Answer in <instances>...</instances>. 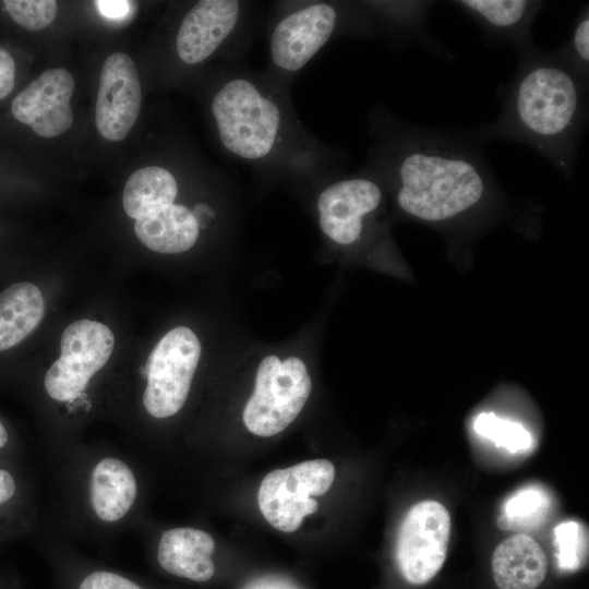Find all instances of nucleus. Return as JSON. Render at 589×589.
<instances>
[{"instance_id": "2", "label": "nucleus", "mask_w": 589, "mask_h": 589, "mask_svg": "<svg viewBox=\"0 0 589 589\" xmlns=\"http://www.w3.org/2000/svg\"><path fill=\"white\" fill-rule=\"evenodd\" d=\"M209 110L223 149L261 175L313 181L335 175L345 163L340 149L304 127L289 89L267 73L231 65L213 92Z\"/></svg>"}, {"instance_id": "24", "label": "nucleus", "mask_w": 589, "mask_h": 589, "mask_svg": "<svg viewBox=\"0 0 589 589\" xmlns=\"http://www.w3.org/2000/svg\"><path fill=\"white\" fill-rule=\"evenodd\" d=\"M576 75L588 83L589 79V11L586 5L579 13L569 38L554 50Z\"/></svg>"}, {"instance_id": "25", "label": "nucleus", "mask_w": 589, "mask_h": 589, "mask_svg": "<svg viewBox=\"0 0 589 589\" xmlns=\"http://www.w3.org/2000/svg\"><path fill=\"white\" fill-rule=\"evenodd\" d=\"M557 565L563 570L579 569L587 556V532L576 521H564L554 529Z\"/></svg>"}, {"instance_id": "11", "label": "nucleus", "mask_w": 589, "mask_h": 589, "mask_svg": "<svg viewBox=\"0 0 589 589\" xmlns=\"http://www.w3.org/2000/svg\"><path fill=\"white\" fill-rule=\"evenodd\" d=\"M450 516L436 501L413 505L399 529L397 562L407 581L423 585L442 568L450 537Z\"/></svg>"}, {"instance_id": "17", "label": "nucleus", "mask_w": 589, "mask_h": 589, "mask_svg": "<svg viewBox=\"0 0 589 589\" xmlns=\"http://www.w3.org/2000/svg\"><path fill=\"white\" fill-rule=\"evenodd\" d=\"M491 565L498 589H537L548 572L544 551L526 533L503 540L493 552Z\"/></svg>"}, {"instance_id": "8", "label": "nucleus", "mask_w": 589, "mask_h": 589, "mask_svg": "<svg viewBox=\"0 0 589 589\" xmlns=\"http://www.w3.org/2000/svg\"><path fill=\"white\" fill-rule=\"evenodd\" d=\"M335 478L326 459L300 462L268 472L259 489V507L265 519L284 532L296 531L303 518L315 513L318 503L310 496L326 493Z\"/></svg>"}, {"instance_id": "6", "label": "nucleus", "mask_w": 589, "mask_h": 589, "mask_svg": "<svg viewBox=\"0 0 589 589\" xmlns=\"http://www.w3.org/2000/svg\"><path fill=\"white\" fill-rule=\"evenodd\" d=\"M200 357L201 344L191 328L178 326L161 337L144 368L143 404L151 416L168 418L183 407Z\"/></svg>"}, {"instance_id": "28", "label": "nucleus", "mask_w": 589, "mask_h": 589, "mask_svg": "<svg viewBox=\"0 0 589 589\" xmlns=\"http://www.w3.org/2000/svg\"><path fill=\"white\" fill-rule=\"evenodd\" d=\"M14 77L15 62L8 51L0 48V99L12 92Z\"/></svg>"}, {"instance_id": "5", "label": "nucleus", "mask_w": 589, "mask_h": 589, "mask_svg": "<svg viewBox=\"0 0 589 589\" xmlns=\"http://www.w3.org/2000/svg\"><path fill=\"white\" fill-rule=\"evenodd\" d=\"M312 383L304 362L297 357L285 361L275 354L260 363L252 396L243 410V422L254 435L267 437L283 432L303 409Z\"/></svg>"}, {"instance_id": "23", "label": "nucleus", "mask_w": 589, "mask_h": 589, "mask_svg": "<svg viewBox=\"0 0 589 589\" xmlns=\"http://www.w3.org/2000/svg\"><path fill=\"white\" fill-rule=\"evenodd\" d=\"M473 428L478 434L510 453L526 449L532 442L530 433L521 424L502 419L493 412L480 413Z\"/></svg>"}, {"instance_id": "9", "label": "nucleus", "mask_w": 589, "mask_h": 589, "mask_svg": "<svg viewBox=\"0 0 589 589\" xmlns=\"http://www.w3.org/2000/svg\"><path fill=\"white\" fill-rule=\"evenodd\" d=\"M252 3L240 0H201L182 17L175 50L179 61L199 65L227 46L233 48L251 20Z\"/></svg>"}, {"instance_id": "15", "label": "nucleus", "mask_w": 589, "mask_h": 589, "mask_svg": "<svg viewBox=\"0 0 589 589\" xmlns=\"http://www.w3.org/2000/svg\"><path fill=\"white\" fill-rule=\"evenodd\" d=\"M212 536L195 528H173L163 533L157 560L166 572L193 581H207L215 573Z\"/></svg>"}, {"instance_id": "4", "label": "nucleus", "mask_w": 589, "mask_h": 589, "mask_svg": "<svg viewBox=\"0 0 589 589\" xmlns=\"http://www.w3.org/2000/svg\"><path fill=\"white\" fill-rule=\"evenodd\" d=\"M370 37L374 23L362 1H303L279 11L268 34V75L284 87L336 36Z\"/></svg>"}, {"instance_id": "30", "label": "nucleus", "mask_w": 589, "mask_h": 589, "mask_svg": "<svg viewBox=\"0 0 589 589\" xmlns=\"http://www.w3.org/2000/svg\"><path fill=\"white\" fill-rule=\"evenodd\" d=\"M16 492V482L12 473L0 468V507L10 502Z\"/></svg>"}, {"instance_id": "14", "label": "nucleus", "mask_w": 589, "mask_h": 589, "mask_svg": "<svg viewBox=\"0 0 589 589\" xmlns=\"http://www.w3.org/2000/svg\"><path fill=\"white\" fill-rule=\"evenodd\" d=\"M455 7L472 17L493 44H509L518 52L534 46L531 26L544 7L531 0H458Z\"/></svg>"}, {"instance_id": "12", "label": "nucleus", "mask_w": 589, "mask_h": 589, "mask_svg": "<svg viewBox=\"0 0 589 589\" xmlns=\"http://www.w3.org/2000/svg\"><path fill=\"white\" fill-rule=\"evenodd\" d=\"M142 103V89L132 59L115 52L105 60L99 77L95 122L98 132L113 142L123 140L134 125Z\"/></svg>"}, {"instance_id": "3", "label": "nucleus", "mask_w": 589, "mask_h": 589, "mask_svg": "<svg viewBox=\"0 0 589 589\" xmlns=\"http://www.w3.org/2000/svg\"><path fill=\"white\" fill-rule=\"evenodd\" d=\"M588 116V83L552 52L533 46L519 53L495 121L469 130L483 142L526 144L568 177Z\"/></svg>"}, {"instance_id": "29", "label": "nucleus", "mask_w": 589, "mask_h": 589, "mask_svg": "<svg viewBox=\"0 0 589 589\" xmlns=\"http://www.w3.org/2000/svg\"><path fill=\"white\" fill-rule=\"evenodd\" d=\"M99 12L112 20H119L125 17L131 9H132V2L131 1H120V0H100L95 1Z\"/></svg>"}, {"instance_id": "21", "label": "nucleus", "mask_w": 589, "mask_h": 589, "mask_svg": "<svg viewBox=\"0 0 589 589\" xmlns=\"http://www.w3.org/2000/svg\"><path fill=\"white\" fill-rule=\"evenodd\" d=\"M375 26L398 43L426 41L425 20L430 1H362Z\"/></svg>"}, {"instance_id": "18", "label": "nucleus", "mask_w": 589, "mask_h": 589, "mask_svg": "<svg viewBox=\"0 0 589 589\" xmlns=\"http://www.w3.org/2000/svg\"><path fill=\"white\" fill-rule=\"evenodd\" d=\"M137 486L133 471L113 457L97 462L91 479V502L96 516L108 522L117 521L132 507Z\"/></svg>"}, {"instance_id": "7", "label": "nucleus", "mask_w": 589, "mask_h": 589, "mask_svg": "<svg viewBox=\"0 0 589 589\" xmlns=\"http://www.w3.org/2000/svg\"><path fill=\"white\" fill-rule=\"evenodd\" d=\"M327 181L316 199L320 228L336 244L352 245L361 240L368 219L383 205L386 187L366 165L354 175Z\"/></svg>"}, {"instance_id": "1", "label": "nucleus", "mask_w": 589, "mask_h": 589, "mask_svg": "<svg viewBox=\"0 0 589 589\" xmlns=\"http://www.w3.org/2000/svg\"><path fill=\"white\" fill-rule=\"evenodd\" d=\"M369 127L366 166L390 187L402 214L421 223L446 225L491 201L495 180L484 143L469 130L418 127L384 107L372 111Z\"/></svg>"}, {"instance_id": "26", "label": "nucleus", "mask_w": 589, "mask_h": 589, "mask_svg": "<svg viewBox=\"0 0 589 589\" xmlns=\"http://www.w3.org/2000/svg\"><path fill=\"white\" fill-rule=\"evenodd\" d=\"M3 4L19 25L31 31L47 27L57 15L53 0H5Z\"/></svg>"}, {"instance_id": "20", "label": "nucleus", "mask_w": 589, "mask_h": 589, "mask_svg": "<svg viewBox=\"0 0 589 589\" xmlns=\"http://www.w3.org/2000/svg\"><path fill=\"white\" fill-rule=\"evenodd\" d=\"M179 181L176 175L161 166H147L134 171L128 179L122 194L127 215L137 219L145 214L176 202Z\"/></svg>"}, {"instance_id": "19", "label": "nucleus", "mask_w": 589, "mask_h": 589, "mask_svg": "<svg viewBox=\"0 0 589 589\" xmlns=\"http://www.w3.org/2000/svg\"><path fill=\"white\" fill-rule=\"evenodd\" d=\"M45 300L37 286L16 283L0 293V351L12 348L40 323Z\"/></svg>"}, {"instance_id": "22", "label": "nucleus", "mask_w": 589, "mask_h": 589, "mask_svg": "<svg viewBox=\"0 0 589 589\" xmlns=\"http://www.w3.org/2000/svg\"><path fill=\"white\" fill-rule=\"evenodd\" d=\"M550 507L549 496L539 488H526L510 496L497 518L503 530H531L544 521Z\"/></svg>"}, {"instance_id": "16", "label": "nucleus", "mask_w": 589, "mask_h": 589, "mask_svg": "<svg viewBox=\"0 0 589 589\" xmlns=\"http://www.w3.org/2000/svg\"><path fill=\"white\" fill-rule=\"evenodd\" d=\"M192 208L177 202L160 206L135 219V235L152 251L185 252L194 247L202 231Z\"/></svg>"}, {"instance_id": "10", "label": "nucleus", "mask_w": 589, "mask_h": 589, "mask_svg": "<svg viewBox=\"0 0 589 589\" xmlns=\"http://www.w3.org/2000/svg\"><path fill=\"white\" fill-rule=\"evenodd\" d=\"M60 346L61 354L47 371L44 385L52 399L69 401L79 397L107 363L115 336L105 324L84 318L65 327Z\"/></svg>"}, {"instance_id": "27", "label": "nucleus", "mask_w": 589, "mask_h": 589, "mask_svg": "<svg viewBox=\"0 0 589 589\" xmlns=\"http://www.w3.org/2000/svg\"><path fill=\"white\" fill-rule=\"evenodd\" d=\"M79 589H142L132 580L107 570H97L86 576Z\"/></svg>"}, {"instance_id": "31", "label": "nucleus", "mask_w": 589, "mask_h": 589, "mask_svg": "<svg viewBox=\"0 0 589 589\" xmlns=\"http://www.w3.org/2000/svg\"><path fill=\"white\" fill-rule=\"evenodd\" d=\"M9 441V434L3 425V423L0 421V448H3Z\"/></svg>"}, {"instance_id": "13", "label": "nucleus", "mask_w": 589, "mask_h": 589, "mask_svg": "<svg viewBox=\"0 0 589 589\" xmlns=\"http://www.w3.org/2000/svg\"><path fill=\"white\" fill-rule=\"evenodd\" d=\"M74 80L69 71L53 68L41 73L12 104L13 117L43 137H53L65 132L73 122L70 99Z\"/></svg>"}]
</instances>
